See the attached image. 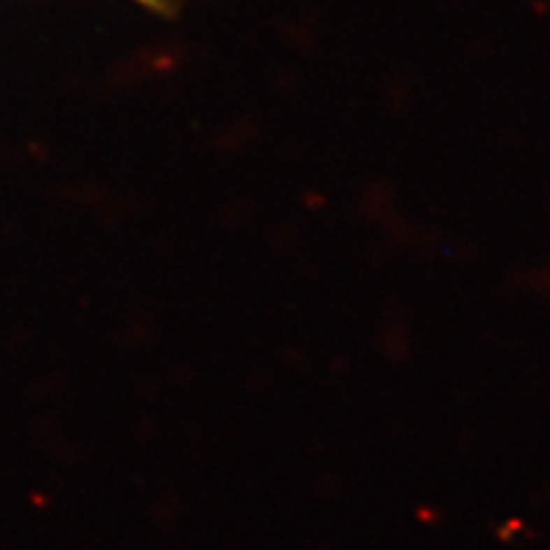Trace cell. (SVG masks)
Returning <instances> with one entry per match:
<instances>
[{"label": "cell", "instance_id": "cell-1", "mask_svg": "<svg viewBox=\"0 0 550 550\" xmlns=\"http://www.w3.org/2000/svg\"><path fill=\"white\" fill-rule=\"evenodd\" d=\"M140 3H147V5H154L156 0H140Z\"/></svg>", "mask_w": 550, "mask_h": 550}]
</instances>
